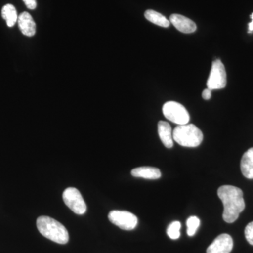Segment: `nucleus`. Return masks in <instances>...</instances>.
Here are the masks:
<instances>
[{"label":"nucleus","instance_id":"f257e3e1","mask_svg":"<svg viewBox=\"0 0 253 253\" xmlns=\"http://www.w3.org/2000/svg\"><path fill=\"white\" fill-rule=\"evenodd\" d=\"M217 195L224 206L223 219L229 224L234 222L246 207L242 190L234 186L224 185L218 189Z\"/></svg>","mask_w":253,"mask_h":253},{"label":"nucleus","instance_id":"f03ea898","mask_svg":"<svg viewBox=\"0 0 253 253\" xmlns=\"http://www.w3.org/2000/svg\"><path fill=\"white\" fill-rule=\"evenodd\" d=\"M37 227L42 235L59 244H67L69 235L66 228L59 221L47 216L37 219Z\"/></svg>","mask_w":253,"mask_h":253},{"label":"nucleus","instance_id":"7ed1b4c3","mask_svg":"<svg viewBox=\"0 0 253 253\" xmlns=\"http://www.w3.org/2000/svg\"><path fill=\"white\" fill-rule=\"evenodd\" d=\"M173 139L184 147H197L204 140L201 129L193 124L178 126L172 133Z\"/></svg>","mask_w":253,"mask_h":253},{"label":"nucleus","instance_id":"20e7f679","mask_svg":"<svg viewBox=\"0 0 253 253\" xmlns=\"http://www.w3.org/2000/svg\"><path fill=\"white\" fill-rule=\"evenodd\" d=\"M163 113L168 120L179 126L189 122L190 116L187 110L182 104L176 101H168L163 105Z\"/></svg>","mask_w":253,"mask_h":253},{"label":"nucleus","instance_id":"39448f33","mask_svg":"<svg viewBox=\"0 0 253 253\" xmlns=\"http://www.w3.org/2000/svg\"><path fill=\"white\" fill-rule=\"evenodd\" d=\"M226 85V73L224 64L219 59L213 61L207 86L211 90L220 89Z\"/></svg>","mask_w":253,"mask_h":253},{"label":"nucleus","instance_id":"423d86ee","mask_svg":"<svg viewBox=\"0 0 253 253\" xmlns=\"http://www.w3.org/2000/svg\"><path fill=\"white\" fill-rule=\"evenodd\" d=\"M63 200L65 204L73 212L77 214H84L86 211V205L83 196L77 189L67 188L63 193Z\"/></svg>","mask_w":253,"mask_h":253},{"label":"nucleus","instance_id":"0eeeda50","mask_svg":"<svg viewBox=\"0 0 253 253\" xmlns=\"http://www.w3.org/2000/svg\"><path fill=\"white\" fill-rule=\"evenodd\" d=\"M109 219L115 225L126 231L133 230L138 224L136 216L128 211H111L109 214Z\"/></svg>","mask_w":253,"mask_h":253},{"label":"nucleus","instance_id":"6e6552de","mask_svg":"<svg viewBox=\"0 0 253 253\" xmlns=\"http://www.w3.org/2000/svg\"><path fill=\"white\" fill-rule=\"evenodd\" d=\"M234 247V241L230 235L222 234L218 236L208 246L207 253H230Z\"/></svg>","mask_w":253,"mask_h":253},{"label":"nucleus","instance_id":"1a4fd4ad","mask_svg":"<svg viewBox=\"0 0 253 253\" xmlns=\"http://www.w3.org/2000/svg\"><path fill=\"white\" fill-rule=\"evenodd\" d=\"M169 21L172 23L173 26H174L178 30V31L181 32L183 33H194L196 31V23L186 18V16H182L180 14H172L169 17Z\"/></svg>","mask_w":253,"mask_h":253},{"label":"nucleus","instance_id":"9d476101","mask_svg":"<svg viewBox=\"0 0 253 253\" xmlns=\"http://www.w3.org/2000/svg\"><path fill=\"white\" fill-rule=\"evenodd\" d=\"M18 26L24 36L33 37L36 33V24L29 13L23 12L18 16Z\"/></svg>","mask_w":253,"mask_h":253},{"label":"nucleus","instance_id":"9b49d317","mask_svg":"<svg viewBox=\"0 0 253 253\" xmlns=\"http://www.w3.org/2000/svg\"><path fill=\"white\" fill-rule=\"evenodd\" d=\"M158 134L163 145L168 149H170L173 146V136L172 127L170 125L165 121H160L158 124Z\"/></svg>","mask_w":253,"mask_h":253},{"label":"nucleus","instance_id":"f8f14e48","mask_svg":"<svg viewBox=\"0 0 253 253\" xmlns=\"http://www.w3.org/2000/svg\"><path fill=\"white\" fill-rule=\"evenodd\" d=\"M241 170L245 177L253 179V147L248 150L241 158Z\"/></svg>","mask_w":253,"mask_h":253},{"label":"nucleus","instance_id":"ddd939ff","mask_svg":"<svg viewBox=\"0 0 253 253\" xmlns=\"http://www.w3.org/2000/svg\"><path fill=\"white\" fill-rule=\"evenodd\" d=\"M131 175L134 177L146 179H158L161 178V172L158 168L153 167H139L131 170Z\"/></svg>","mask_w":253,"mask_h":253},{"label":"nucleus","instance_id":"4468645a","mask_svg":"<svg viewBox=\"0 0 253 253\" xmlns=\"http://www.w3.org/2000/svg\"><path fill=\"white\" fill-rule=\"evenodd\" d=\"M1 16L6 21V24L11 28L18 21V14L14 5L8 4L3 6L1 9Z\"/></svg>","mask_w":253,"mask_h":253},{"label":"nucleus","instance_id":"2eb2a0df","mask_svg":"<svg viewBox=\"0 0 253 253\" xmlns=\"http://www.w3.org/2000/svg\"><path fill=\"white\" fill-rule=\"evenodd\" d=\"M145 18L149 21L150 22L154 23L157 26H161L163 28L169 27L170 24V21L165 17L163 15L160 14L154 10H147L145 12Z\"/></svg>","mask_w":253,"mask_h":253},{"label":"nucleus","instance_id":"dca6fc26","mask_svg":"<svg viewBox=\"0 0 253 253\" xmlns=\"http://www.w3.org/2000/svg\"><path fill=\"white\" fill-rule=\"evenodd\" d=\"M200 224H201V221L196 216H191L188 218L186 220L188 236H194L196 234V231L199 229Z\"/></svg>","mask_w":253,"mask_h":253},{"label":"nucleus","instance_id":"f3484780","mask_svg":"<svg viewBox=\"0 0 253 253\" xmlns=\"http://www.w3.org/2000/svg\"><path fill=\"white\" fill-rule=\"evenodd\" d=\"M181 224L180 221H174L168 226L167 229L168 236L171 239L176 240L180 237V229Z\"/></svg>","mask_w":253,"mask_h":253},{"label":"nucleus","instance_id":"a211bd4d","mask_svg":"<svg viewBox=\"0 0 253 253\" xmlns=\"http://www.w3.org/2000/svg\"><path fill=\"white\" fill-rule=\"evenodd\" d=\"M245 236L248 242L253 246V221L246 226L245 229Z\"/></svg>","mask_w":253,"mask_h":253},{"label":"nucleus","instance_id":"6ab92c4d","mask_svg":"<svg viewBox=\"0 0 253 253\" xmlns=\"http://www.w3.org/2000/svg\"><path fill=\"white\" fill-rule=\"evenodd\" d=\"M28 9L33 10L37 7L36 0H23Z\"/></svg>","mask_w":253,"mask_h":253},{"label":"nucleus","instance_id":"aec40b11","mask_svg":"<svg viewBox=\"0 0 253 253\" xmlns=\"http://www.w3.org/2000/svg\"><path fill=\"white\" fill-rule=\"evenodd\" d=\"M211 89H205L202 93V97L204 98L205 100H209L211 98V95H212V93H211Z\"/></svg>","mask_w":253,"mask_h":253},{"label":"nucleus","instance_id":"412c9836","mask_svg":"<svg viewBox=\"0 0 253 253\" xmlns=\"http://www.w3.org/2000/svg\"><path fill=\"white\" fill-rule=\"evenodd\" d=\"M251 19H252V21H251V22L249 24V33H251V32L253 31V13L252 14H251Z\"/></svg>","mask_w":253,"mask_h":253}]
</instances>
